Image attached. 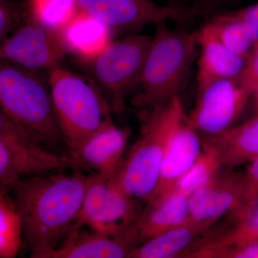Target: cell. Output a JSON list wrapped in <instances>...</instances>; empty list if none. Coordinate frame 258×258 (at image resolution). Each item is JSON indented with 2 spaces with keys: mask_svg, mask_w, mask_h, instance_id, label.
<instances>
[{
  "mask_svg": "<svg viewBox=\"0 0 258 258\" xmlns=\"http://www.w3.org/2000/svg\"><path fill=\"white\" fill-rule=\"evenodd\" d=\"M87 181L83 171L60 170L25 178L10 189L32 257L47 258L69 235L82 208Z\"/></svg>",
  "mask_w": 258,
  "mask_h": 258,
  "instance_id": "obj_1",
  "label": "cell"
},
{
  "mask_svg": "<svg viewBox=\"0 0 258 258\" xmlns=\"http://www.w3.org/2000/svg\"><path fill=\"white\" fill-rule=\"evenodd\" d=\"M155 27L137 84L140 90L131 101L137 108L152 109L179 96L199 55L198 31L171 29L166 23Z\"/></svg>",
  "mask_w": 258,
  "mask_h": 258,
  "instance_id": "obj_2",
  "label": "cell"
},
{
  "mask_svg": "<svg viewBox=\"0 0 258 258\" xmlns=\"http://www.w3.org/2000/svg\"><path fill=\"white\" fill-rule=\"evenodd\" d=\"M0 106L3 113L42 145L63 143L48 76L41 71L1 60Z\"/></svg>",
  "mask_w": 258,
  "mask_h": 258,
  "instance_id": "obj_3",
  "label": "cell"
},
{
  "mask_svg": "<svg viewBox=\"0 0 258 258\" xmlns=\"http://www.w3.org/2000/svg\"><path fill=\"white\" fill-rule=\"evenodd\" d=\"M115 179L130 196L147 203L155 192L161 166L174 129L185 114L181 97L152 108Z\"/></svg>",
  "mask_w": 258,
  "mask_h": 258,
  "instance_id": "obj_4",
  "label": "cell"
},
{
  "mask_svg": "<svg viewBox=\"0 0 258 258\" xmlns=\"http://www.w3.org/2000/svg\"><path fill=\"white\" fill-rule=\"evenodd\" d=\"M47 76L62 142L69 152L113 121L111 106L94 83L60 64L47 70Z\"/></svg>",
  "mask_w": 258,
  "mask_h": 258,
  "instance_id": "obj_5",
  "label": "cell"
},
{
  "mask_svg": "<svg viewBox=\"0 0 258 258\" xmlns=\"http://www.w3.org/2000/svg\"><path fill=\"white\" fill-rule=\"evenodd\" d=\"M72 168L69 155L50 152L0 111V191L20 180Z\"/></svg>",
  "mask_w": 258,
  "mask_h": 258,
  "instance_id": "obj_6",
  "label": "cell"
},
{
  "mask_svg": "<svg viewBox=\"0 0 258 258\" xmlns=\"http://www.w3.org/2000/svg\"><path fill=\"white\" fill-rule=\"evenodd\" d=\"M152 38L134 34L111 41L90 62L95 79L110 98L111 109L121 111L125 93L138 84Z\"/></svg>",
  "mask_w": 258,
  "mask_h": 258,
  "instance_id": "obj_7",
  "label": "cell"
},
{
  "mask_svg": "<svg viewBox=\"0 0 258 258\" xmlns=\"http://www.w3.org/2000/svg\"><path fill=\"white\" fill-rule=\"evenodd\" d=\"M115 175L88 176L82 208L74 227L118 234L137 223L141 215L137 200L120 186Z\"/></svg>",
  "mask_w": 258,
  "mask_h": 258,
  "instance_id": "obj_8",
  "label": "cell"
},
{
  "mask_svg": "<svg viewBox=\"0 0 258 258\" xmlns=\"http://www.w3.org/2000/svg\"><path fill=\"white\" fill-rule=\"evenodd\" d=\"M188 118L204 138L216 137L235 125L252 93L240 79H222L198 87Z\"/></svg>",
  "mask_w": 258,
  "mask_h": 258,
  "instance_id": "obj_9",
  "label": "cell"
},
{
  "mask_svg": "<svg viewBox=\"0 0 258 258\" xmlns=\"http://www.w3.org/2000/svg\"><path fill=\"white\" fill-rule=\"evenodd\" d=\"M80 11L113 31H137L149 25L183 22L200 15L195 8L159 5L152 0H79Z\"/></svg>",
  "mask_w": 258,
  "mask_h": 258,
  "instance_id": "obj_10",
  "label": "cell"
},
{
  "mask_svg": "<svg viewBox=\"0 0 258 258\" xmlns=\"http://www.w3.org/2000/svg\"><path fill=\"white\" fill-rule=\"evenodd\" d=\"M1 43V60L36 71L60 64L69 54L60 33L28 18Z\"/></svg>",
  "mask_w": 258,
  "mask_h": 258,
  "instance_id": "obj_11",
  "label": "cell"
},
{
  "mask_svg": "<svg viewBox=\"0 0 258 258\" xmlns=\"http://www.w3.org/2000/svg\"><path fill=\"white\" fill-rule=\"evenodd\" d=\"M242 174L222 171L189 198V222L204 233L225 216L242 210Z\"/></svg>",
  "mask_w": 258,
  "mask_h": 258,
  "instance_id": "obj_12",
  "label": "cell"
},
{
  "mask_svg": "<svg viewBox=\"0 0 258 258\" xmlns=\"http://www.w3.org/2000/svg\"><path fill=\"white\" fill-rule=\"evenodd\" d=\"M140 244L137 223L118 234H108L87 227H74L47 258L128 257Z\"/></svg>",
  "mask_w": 258,
  "mask_h": 258,
  "instance_id": "obj_13",
  "label": "cell"
},
{
  "mask_svg": "<svg viewBox=\"0 0 258 258\" xmlns=\"http://www.w3.org/2000/svg\"><path fill=\"white\" fill-rule=\"evenodd\" d=\"M129 137L128 129L120 128L111 121L79 149L70 151L72 169L87 170L91 174L115 175L124 160Z\"/></svg>",
  "mask_w": 258,
  "mask_h": 258,
  "instance_id": "obj_14",
  "label": "cell"
},
{
  "mask_svg": "<svg viewBox=\"0 0 258 258\" xmlns=\"http://www.w3.org/2000/svg\"><path fill=\"white\" fill-rule=\"evenodd\" d=\"M203 146L200 133L190 123L188 115L185 114L171 136L161 166L157 189L149 201L174 189L198 159Z\"/></svg>",
  "mask_w": 258,
  "mask_h": 258,
  "instance_id": "obj_15",
  "label": "cell"
},
{
  "mask_svg": "<svg viewBox=\"0 0 258 258\" xmlns=\"http://www.w3.org/2000/svg\"><path fill=\"white\" fill-rule=\"evenodd\" d=\"M198 87L222 79H240L249 58L231 52L205 23L198 30Z\"/></svg>",
  "mask_w": 258,
  "mask_h": 258,
  "instance_id": "obj_16",
  "label": "cell"
},
{
  "mask_svg": "<svg viewBox=\"0 0 258 258\" xmlns=\"http://www.w3.org/2000/svg\"><path fill=\"white\" fill-rule=\"evenodd\" d=\"M137 220L140 243L189 222V197L171 191L147 202Z\"/></svg>",
  "mask_w": 258,
  "mask_h": 258,
  "instance_id": "obj_17",
  "label": "cell"
},
{
  "mask_svg": "<svg viewBox=\"0 0 258 258\" xmlns=\"http://www.w3.org/2000/svg\"><path fill=\"white\" fill-rule=\"evenodd\" d=\"M96 19L80 11L60 32L69 54L91 62L112 41V32Z\"/></svg>",
  "mask_w": 258,
  "mask_h": 258,
  "instance_id": "obj_18",
  "label": "cell"
},
{
  "mask_svg": "<svg viewBox=\"0 0 258 258\" xmlns=\"http://www.w3.org/2000/svg\"><path fill=\"white\" fill-rule=\"evenodd\" d=\"M204 139L216 148L224 169L249 164L258 158V114L216 137Z\"/></svg>",
  "mask_w": 258,
  "mask_h": 258,
  "instance_id": "obj_19",
  "label": "cell"
},
{
  "mask_svg": "<svg viewBox=\"0 0 258 258\" xmlns=\"http://www.w3.org/2000/svg\"><path fill=\"white\" fill-rule=\"evenodd\" d=\"M203 235V231L188 222L138 244L128 258L184 257Z\"/></svg>",
  "mask_w": 258,
  "mask_h": 258,
  "instance_id": "obj_20",
  "label": "cell"
},
{
  "mask_svg": "<svg viewBox=\"0 0 258 258\" xmlns=\"http://www.w3.org/2000/svg\"><path fill=\"white\" fill-rule=\"evenodd\" d=\"M207 25L227 49L236 55L250 58L258 46V30L253 25L216 14Z\"/></svg>",
  "mask_w": 258,
  "mask_h": 258,
  "instance_id": "obj_21",
  "label": "cell"
},
{
  "mask_svg": "<svg viewBox=\"0 0 258 258\" xmlns=\"http://www.w3.org/2000/svg\"><path fill=\"white\" fill-rule=\"evenodd\" d=\"M27 18L60 32L80 13L79 0H24Z\"/></svg>",
  "mask_w": 258,
  "mask_h": 258,
  "instance_id": "obj_22",
  "label": "cell"
},
{
  "mask_svg": "<svg viewBox=\"0 0 258 258\" xmlns=\"http://www.w3.org/2000/svg\"><path fill=\"white\" fill-rule=\"evenodd\" d=\"M203 142V150L198 159L171 191L189 198L224 169L220 154L215 146L205 139Z\"/></svg>",
  "mask_w": 258,
  "mask_h": 258,
  "instance_id": "obj_23",
  "label": "cell"
},
{
  "mask_svg": "<svg viewBox=\"0 0 258 258\" xmlns=\"http://www.w3.org/2000/svg\"><path fill=\"white\" fill-rule=\"evenodd\" d=\"M24 240L23 224L15 199L0 191V257H16Z\"/></svg>",
  "mask_w": 258,
  "mask_h": 258,
  "instance_id": "obj_24",
  "label": "cell"
},
{
  "mask_svg": "<svg viewBox=\"0 0 258 258\" xmlns=\"http://www.w3.org/2000/svg\"><path fill=\"white\" fill-rule=\"evenodd\" d=\"M27 20L23 2L0 0V40L1 42L20 28Z\"/></svg>",
  "mask_w": 258,
  "mask_h": 258,
  "instance_id": "obj_25",
  "label": "cell"
},
{
  "mask_svg": "<svg viewBox=\"0 0 258 258\" xmlns=\"http://www.w3.org/2000/svg\"><path fill=\"white\" fill-rule=\"evenodd\" d=\"M242 210L235 218L242 216L258 203V158L249 163L242 174Z\"/></svg>",
  "mask_w": 258,
  "mask_h": 258,
  "instance_id": "obj_26",
  "label": "cell"
},
{
  "mask_svg": "<svg viewBox=\"0 0 258 258\" xmlns=\"http://www.w3.org/2000/svg\"><path fill=\"white\" fill-rule=\"evenodd\" d=\"M258 258V240L212 252L207 258Z\"/></svg>",
  "mask_w": 258,
  "mask_h": 258,
  "instance_id": "obj_27",
  "label": "cell"
},
{
  "mask_svg": "<svg viewBox=\"0 0 258 258\" xmlns=\"http://www.w3.org/2000/svg\"><path fill=\"white\" fill-rule=\"evenodd\" d=\"M230 20H240L253 25L258 30V3L241 9L227 11L219 14Z\"/></svg>",
  "mask_w": 258,
  "mask_h": 258,
  "instance_id": "obj_28",
  "label": "cell"
},
{
  "mask_svg": "<svg viewBox=\"0 0 258 258\" xmlns=\"http://www.w3.org/2000/svg\"><path fill=\"white\" fill-rule=\"evenodd\" d=\"M247 73L249 77L254 81H258V46L251 56L247 66Z\"/></svg>",
  "mask_w": 258,
  "mask_h": 258,
  "instance_id": "obj_29",
  "label": "cell"
},
{
  "mask_svg": "<svg viewBox=\"0 0 258 258\" xmlns=\"http://www.w3.org/2000/svg\"><path fill=\"white\" fill-rule=\"evenodd\" d=\"M225 0H200L194 8L205 13L221 5Z\"/></svg>",
  "mask_w": 258,
  "mask_h": 258,
  "instance_id": "obj_30",
  "label": "cell"
},
{
  "mask_svg": "<svg viewBox=\"0 0 258 258\" xmlns=\"http://www.w3.org/2000/svg\"><path fill=\"white\" fill-rule=\"evenodd\" d=\"M249 221L254 230L258 232V203L251 209L249 213Z\"/></svg>",
  "mask_w": 258,
  "mask_h": 258,
  "instance_id": "obj_31",
  "label": "cell"
},
{
  "mask_svg": "<svg viewBox=\"0 0 258 258\" xmlns=\"http://www.w3.org/2000/svg\"><path fill=\"white\" fill-rule=\"evenodd\" d=\"M200 0H168V5L173 6L181 7V8H191L187 6L189 3H193V6H195Z\"/></svg>",
  "mask_w": 258,
  "mask_h": 258,
  "instance_id": "obj_32",
  "label": "cell"
},
{
  "mask_svg": "<svg viewBox=\"0 0 258 258\" xmlns=\"http://www.w3.org/2000/svg\"><path fill=\"white\" fill-rule=\"evenodd\" d=\"M253 97L254 107H255L256 114H258V83L254 88L252 96Z\"/></svg>",
  "mask_w": 258,
  "mask_h": 258,
  "instance_id": "obj_33",
  "label": "cell"
}]
</instances>
